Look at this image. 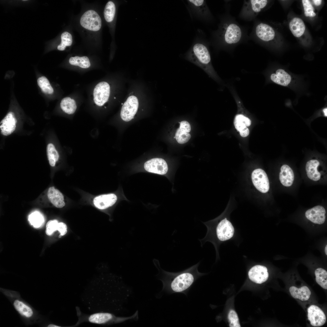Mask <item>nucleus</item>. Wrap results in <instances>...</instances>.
Masks as SVG:
<instances>
[{
    "mask_svg": "<svg viewBox=\"0 0 327 327\" xmlns=\"http://www.w3.org/2000/svg\"><path fill=\"white\" fill-rule=\"evenodd\" d=\"M198 263L183 271L176 272L164 271L160 279L163 284L162 291L168 293L186 294L194 282L203 274L198 272Z\"/></svg>",
    "mask_w": 327,
    "mask_h": 327,
    "instance_id": "nucleus-1",
    "label": "nucleus"
},
{
    "mask_svg": "<svg viewBox=\"0 0 327 327\" xmlns=\"http://www.w3.org/2000/svg\"><path fill=\"white\" fill-rule=\"evenodd\" d=\"M213 45L216 48L231 47L240 42L244 36L243 28L235 21L223 19L217 30L213 34Z\"/></svg>",
    "mask_w": 327,
    "mask_h": 327,
    "instance_id": "nucleus-2",
    "label": "nucleus"
},
{
    "mask_svg": "<svg viewBox=\"0 0 327 327\" xmlns=\"http://www.w3.org/2000/svg\"><path fill=\"white\" fill-rule=\"evenodd\" d=\"M187 60L202 69L216 80L217 77L212 66L207 43L200 36H197L185 56Z\"/></svg>",
    "mask_w": 327,
    "mask_h": 327,
    "instance_id": "nucleus-3",
    "label": "nucleus"
},
{
    "mask_svg": "<svg viewBox=\"0 0 327 327\" xmlns=\"http://www.w3.org/2000/svg\"><path fill=\"white\" fill-rule=\"evenodd\" d=\"M138 315L137 311L130 316L127 317L117 316L108 312H99L85 316L81 321L88 322L100 325H109L121 323L128 320L134 319Z\"/></svg>",
    "mask_w": 327,
    "mask_h": 327,
    "instance_id": "nucleus-4",
    "label": "nucleus"
},
{
    "mask_svg": "<svg viewBox=\"0 0 327 327\" xmlns=\"http://www.w3.org/2000/svg\"><path fill=\"white\" fill-rule=\"evenodd\" d=\"M187 8L191 16L200 20L208 21L213 18L206 1L203 0H188Z\"/></svg>",
    "mask_w": 327,
    "mask_h": 327,
    "instance_id": "nucleus-5",
    "label": "nucleus"
},
{
    "mask_svg": "<svg viewBox=\"0 0 327 327\" xmlns=\"http://www.w3.org/2000/svg\"><path fill=\"white\" fill-rule=\"evenodd\" d=\"M268 2L267 0H244L239 17L247 21L253 20L266 7Z\"/></svg>",
    "mask_w": 327,
    "mask_h": 327,
    "instance_id": "nucleus-6",
    "label": "nucleus"
},
{
    "mask_svg": "<svg viewBox=\"0 0 327 327\" xmlns=\"http://www.w3.org/2000/svg\"><path fill=\"white\" fill-rule=\"evenodd\" d=\"M80 22L83 28L92 31H98L102 25L100 16L97 12L93 10L85 12L81 17Z\"/></svg>",
    "mask_w": 327,
    "mask_h": 327,
    "instance_id": "nucleus-7",
    "label": "nucleus"
},
{
    "mask_svg": "<svg viewBox=\"0 0 327 327\" xmlns=\"http://www.w3.org/2000/svg\"><path fill=\"white\" fill-rule=\"evenodd\" d=\"M139 105L137 98L135 96H130L123 104L121 111V117L125 121L131 120L136 113Z\"/></svg>",
    "mask_w": 327,
    "mask_h": 327,
    "instance_id": "nucleus-8",
    "label": "nucleus"
},
{
    "mask_svg": "<svg viewBox=\"0 0 327 327\" xmlns=\"http://www.w3.org/2000/svg\"><path fill=\"white\" fill-rule=\"evenodd\" d=\"M263 42H269L275 38V32L273 28L265 23L256 25L253 31L252 35Z\"/></svg>",
    "mask_w": 327,
    "mask_h": 327,
    "instance_id": "nucleus-9",
    "label": "nucleus"
},
{
    "mask_svg": "<svg viewBox=\"0 0 327 327\" xmlns=\"http://www.w3.org/2000/svg\"><path fill=\"white\" fill-rule=\"evenodd\" d=\"M251 178L254 185L259 191L265 193L269 191V181L264 170L259 168L254 170L252 173Z\"/></svg>",
    "mask_w": 327,
    "mask_h": 327,
    "instance_id": "nucleus-10",
    "label": "nucleus"
},
{
    "mask_svg": "<svg viewBox=\"0 0 327 327\" xmlns=\"http://www.w3.org/2000/svg\"><path fill=\"white\" fill-rule=\"evenodd\" d=\"M110 92V86L107 82L102 81L95 86L93 91L94 101L99 106H102L108 101Z\"/></svg>",
    "mask_w": 327,
    "mask_h": 327,
    "instance_id": "nucleus-11",
    "label": "nucleus"
},
{
    "mask_svg": "<svg viewBox=\"0 0 327 327\" xmlns=\"http://www.w3.org/2000/svg\"><path fill=\"white\" fill-rule=\"evenodd\" d=\"M216 237L219 240L225 241L233 237L234 229L231 223L225 218L217 224L216 228Z\"/></svg>",
    "mask_w": 327,
    "mask_h": 327,
    "instance_id": "nucleus-12",
    "label": "nucleus"
},
{
    "mask_svg": "<svg viewBox=\"0 0 327 327\" xmlns=\"http://www.w3.org/2000/svg\"><path fill=\"white\" fill-rule=\"evenodd\" d=\"M144 167L147 171L160 175L166 174L168 170L166 162L161 158H155L145 162Z\"/></svg>",
    "mask_w": 327,
    "mask_h": 327,
    "instance_id": "nucleus-13",
    "label": "nucleus"
},
{
    "mask_svg": "<svg viewBox=\"0 0 327 327\" xmlns=\"http://www.w3.org/2000/svg\"><path fill=\"white\" fill-rule=\"evenodd\" d=\"M308 317L310 324L315 327H319L325 323L326 317L322 309L315 305L310 306L307 309Z\"/></svg>",
    "mask_w": 327,
    "mask_h": 327,
    "instance_id": "nucleus-14",
    "label": "nucleus"
},
{
    "mask_svg": "<svg viewBox=\"0 0 327 327\" xmlns=\"http://www.w3.org/2000/svg\"><path fill=\"white\" fill-rule=\"evenodd\" d=\"M249 279L252 281L261 284L266 282L269 277L267 268L262 265H256L251 268L248 272Z\"/></svg>",
    "mask_w": 327,
    "mask_h": 327,
    "instance_id": "nucleus-15",
    "label": "nucleus"
},
{
    "mask_svg": "<svg viewBox=\"0 0 327 327\" xmlns=\"http://www.w3.org/2000/svg\"><path fill=\"white\" fill-rule=\"evenodd\" d=\"M17 122L14 113L12 111L9 112L0 122L1 134L4 136L12 134L16 129Z\"/></svg>",
    "mask_w": 327,
    "mask_h": 327,
    "instance_id": "nucleus-16",
    "label": "nucleus"
},
{
    "mask_svg": "<svg viewBox=\"0 0 327 327\" xmlns=\"http://www.w3.org/2000/svg\"><path fill=\"white\" fill-rule=\"evenodd\" d=\"M325 209L322 206L318 205L307 210L305 213V216L313 223L322 224L325 221Z\"/></svg>",
    "mask_w": 327,
    "mask_h": 327,
    "instance_id": "nucleus-17",
    "label": "nucleus"
},
{
    "mask_svg": "<svg viewBox=\"0 0 327 327\" xmlns=\"http://www.w3.org/2000/svg\"><path fill=\"white\" fill-rule=\"evenodd\" d=\"M117 200V197L114 193L104 194L95 197L93 203L95 207L102 210L112 206L116 202Z\"/></svg>",
    "mask_w": 327,
    "mask_h": 327,
    "instance_id": "nucleus-18",
    "label": "nucleus"
},
{
    "mask_svg": "<svg viewBox=\"0 0 327 327\" xmlns=\"http://www.w3.org/2000/svg\"><path fill=\"white\" fill-rule=\"evenodd\" d=\"M270 78L274 83L284 86H288L292 80V76L282 69H278L272 73Z\"/></svg>",
    "mask_w": 327,
    "mask_h": 327,
    "instance_id": "nucleus-19",
    "label": "nucleus"
},
{
    "mask_svg": "<svg viewBox=\"0 0 327 327\" xmlns=\"http://www.w3.org/2000/svg\"><path fill=\"white\" fill-rule=\"evenodd\" d=\"M47 194L48 199L55 207L61 208L65 205L63 194L54 187L48 188Z\"/></svg>",
    "mask_w": 327,
    "mask_h": 327,
    "instance_id": "nucleus-20",
    "label": "nucleus"
},
{
    "mask_svg": "<svg viewBox=\"0 0 327 327\" xmlns=\"http://www.w3.org/2000/svg\"><path fill=\"white\" fill-rule=\"evenodd\" d=\"M294 176L293 172L288 165L284 164L280 168L279 179L281 183L285 187L291 186L293 182Z\"/></svg>",
    "mask_w": 327,
    "mask_h": 327,
    "instance_id": "nucleus-21",
    "label": "nucleus"
},
{
    "mask_svg": "<svg viewBox=\"0 0 327 327\" xmlns=\"http://www.w3.org/2000/svg\"><path fill=\"white\" fill-rule=\"evenodd\" d=\"M319 165V162L316 160H310L307 162L306 170L307 176L310 179L317 181L320 179L321 173L317 169Z\"/></svg>",
    "mask_w": 327,
    "mask_h": 327,
    "instance_id": "nucleus-22",
    "label": "nucleus"
},
{
    "mask_svg": "<svg viewBox=\"0 0 327 327\" xmlns=\"http://www.w3.org/2000/svg\"><path fill=\"white\" fill-rule=\"evenodd\" d=\"M289 291L292 297L295 299H299L302 301H306L309 299L311 295V292L308 287L304 286L300 288L294 286L290 287Z\"/></svg>",
    "mask_w": 327,
    "mask_h": 327,
    "instance_id": "nucleus-23",
    "label": "nucleus"
},
{
    "mask_svg": "<svg viewBox=\"0 0 327 327\" xmlns=\"http://www.w3.org/2000/svg\"><path fill=\"white\" fill-rule=\"evenodd\" d=\"M290 29L296 37H299L304 33L306 26L303 21L300 18L295 17L293 18L289 23Z\"/></svg>",
    "mask_w": 327,
    "mask_h": 327,
    "instance_id": "nucleus-24",
    "label": "nucleus"
},
{
    "mask_svg": "<svg viewBox=\"0 0 327 327\" xmlns=\"http://www.w3.org/2000/svg\"><path fill=\"white\" fill-rule=\"evenodd\" d=\"M61 109L65 113L72 114L75 112L77 106L75 101L69 97L63 98L60 103Z\"/></svg>",
    "mask_w": 327,
    "mask_h": 327,
    "instance_id": "nucleus-25",
    "label": "nucleus"
},
{
    "mask_svg": "<svg viewBox=\"0 0 327 327\" xmlns=\"http://www.w3.org/2000/svg\"><path fill=\"white\" fill-rule=\"evenodd\" d=\"M116 6L115 4L112 1H109L106 4L104 11V15L105 21L107 23L112 22L115 16Z\"/></svg>",
    "mask_w": 327,
    "mask_h": 327,
    "instance_id": "nucleus-26",
    "label": "nucleus"
},
{
    "mask_svg": "<svg viewBox=\"0 0 327 327\" xmlns=\"http://www.w3.org/2000/svg\"><path fill=\"white\" fill-rule=\"evenodd\" d=\"M250 119L243 114L236 115L234 121V124L236 129L239 132L251 124Z\"/></svg>",
    "mask_w": 327,
    "mask_h": 327,
    "instance_id": "nucleus-27",
    "label": "nucleus"
},
{
    "mask_svg": "<svg viewBox=\"0 0 327 327\" xmlns=\"http://www.w3.org/2000/svg\"><path fill=\"white\" fill-rule=\"evenodd\" d=\"M69 62L71 65L78 66L83 68H88L91 66L89 59L86 56L71 57L69 60Z\"/></svg>",
    "mask_w": 327,
    "mask_h": 327,
    "instance_id": "nucleus-28",
    "label": "nucleus"
},
{
    "mask_svg": "<svg viewBox=\"0 0 327 327\" xmlns=\"http://www.w3.org/2000/svg\"><path fill=\"white\" fill-rule=\"evenodd\" d=\"M316 282L323 289H327V272L324 269L319 268L315 271Z\"/></svg>",
    "mask_w": 327,
    "mask_h": 327,
    "instance_id": "nucleus-29",
    "label": "nucleus"
},
{
    "mask_svg": "<svg viewBox=\"0 0 327 327\" xmlns=\"http://www.w3.org/2000/svg\"><path fill=\"white\" fill-rule=\"evenodd\" d=\"M47 153L50 165L51 167H54L59 159V155L53 144H48L47 147Z\"/></svg>",
    "mask_w": 327,
    "mask_h": 327,
    "instance_id": "nucleus-30",
    "label": "nucleus"
},
{
    "mask_svg": "<svg viewBox=\"0 0 327 327\" xmlns=\"http://www.w3.org/2000/svg\"><path fill=\"white\" fill-rule=\"evenodd\" d=\"M37 82L38 86L44 93L51 94L54 93L53 88L48 79L45 76L39 77Z\"/></svg>",
    "mask_w": 327,
    "mask_h": 327,
    "instance_id": "nucleus-31",
    "label": "nucleus"
},
{
    "mask_svg": "<svg viewBox=\"0 0 327 327\" xmlns=\"http://www.w3.org/2000/svg\"><path fill=\"white\" fill-rule=\"evenodd\" d=\"M14 305L15 309L22 315L27 317L32 315L33 311L31 309L21 302L16 300Z\"/></svg>",
    "mask_w": 327,
    "mask_h": 327,
    "instance_id": "nucleus-32",
    "label": "nucleus"
},
{
    "mask_svg": "<svg viewBox=\"0 0 327 327\" xmlns=\"http://www.w3.org/2000/svg\"><path fill=\"white\" fill-rule=\"evenodd\" d=\"M28 219L31 224L36 228L40 227L44 221L42 215L38 211L34 212L30 214Z\"/></svg>",
    "mask_w": 327,
    "mask_h": 327,
    "instance_id": "nucleus-33",
    "label": "nucleus"
},
{
    "mask_svg": "<svg viewBox=\"0 0 327 327\" xmlns=\"http://www.w3.org/2000/svg\"><path fill=\"white\" fill-rule=\"evenodd\" d=\"M61 42L57 47V49L60 51L64 50L67 46H71L72 42V36L69 33L65 31L61 35Z\"/></svg>",
    "mask_w": 327,
    "mask_h": 327,
    "instance_id": "nucleus-34",
    "label": "nucleus"
},
{
    "mask_svg": "<svg viewBox=\"0 0 327 327\" xmlns=\"http://www.w3.org/2000/svg\"><path fill=\"white\" fill-rule=\"evenodd\" d=\"M302 2L304 11V15L306 17H314L316 14L314 12V8L310 1L302 0Z\"/></svg>",
    "mask_w": 327,
    "mask_h": 327,
    "instance_id": "nucleus-35",
    "label": "nucleus"
},
{
    "mask_svg": "<svg viewBox=\"0 0 327 327\" xmlns=\"http://www.w3.org/2000/svg\"><path fill=\"white\" fill-rule=\"evenodd\" d=\"M191 137V135L189 133L182 132L178 128L176 131L174 138H176L179 143L183 144L187 142Z\"/></svg>",
    "mask_w": 327,
    "mask_h": 327,
    "instance_id": "nucleus-36",
    "label": "nucleus"
},
{
    "mask_svg": "<svg viewBox=\"0 0 327 327\" xmlns=\"http://www.w3.org/2000/svg\"><path fill=\"white\" fill-rule=\"evenodd\" d=\"M228 319L230 327H240L239 319L236 312L233 310H230L228 315Z\"/></svg>",
    "mask_w": 327,
    "mask_h": 327,
    "instance_id": "nucleus-37",
    "label": "nucleus"
},
{
    "mask_svg": "<svg viewBox=\"0 0 327 327\" xmlns=\"http://www.w3.org/2000/svg\"><path fill=\"white\" fill-rule=\"evenodd\" d=\"M58 223V221L56 220L49 221L46 225V234L48 236H51L55 231L57 230Z\"/></svg>",
    "mask_w": 327,
    "mask_h": 327,
    "instance_id": "nucleus-38",
    "label": "nucleus"
},
{
    "mask_svg": "<svg viewBox=\"0 0 327 327\" xmlns=\"http://www.w3.org/2000/svg\"><path fill=\"white\" fill-rule=\"evenodd\" d=\"M179 128L180 131L183 133H189L191 130L190 124L185 121H181L180 123V126Z\"/></svg>",
    "mask_w": 327,
    "mask_h": 327,
    "instance_id": "nucleus-39",
    "label": "nucleus"
},
{
    "mask_svg": "<svg viewBox=\"0 0 327 327\" xmlns=\"http://www.w3.org/2000/svg\"><path fill=\"white\" fill-rule=\"evenodd\" d=\"M57 230L60 233L59 237L65 235L67 232V227L66 225L63 222L58 223V225Z\"/></svg>",
    "mask_w": 327,
    "mask_h": 327,
    "instance_id": "nucleus-40",
    "label": "nucleus"
},
{
    "mask_svg": "<svg viewBox=\"0 0 327 327\" xmlns=\"http://www.w3.org/2000/svg\"><path fill=\"white\" fill-rule=\"evenodd\" d=\"M249 129L246 127L243 129L239 132V134L241 136L243 137H246L249 134Z\"/></svg>",
    "mask_w": 327,
    "mask_h": 327,
    "instance_id": "nucleus-41",
    "label": "nucleus"
},
{
    "mask_svg": "<svg viewBox=\"0 0 327 327\" xmlns=\"http://www.w3.org/2000/svg\"><path fill=\"white\" fill-rule=\"evenodd\" d=\"M312 1L314 5L317 6L320 5L322 2L321 0H314Z\"/></svg>",
    "mask_w": 327,
    "mask_h": 327,
    "instance_id": "nucleus-42",
    "label": "nucleus"
},
{
    "mask_svg": "<svg viewBox=\"0 0 327 327\" xmlns=\"http://www.w3.org/2000/svg\"><path fill=\"white\" fill-rule=\"evenodd\" d=\"M323 112H324V115L325 116L327 117V108H324L323 109Z\"/></svg>",
    "mask_w": 327,
    "mask_h": 327,
    "instance_id": "nucleus-43",
    "label": "nucleus"
},
{
    "mask_svg": "<svg viewBox=\"0 0 327 327\" xmlns=\"http://www.w3.org/2000/svg\"><path fill=\"white\" fill-rule=\"evenodd\" d=\"M48 327H59V326H58L57 325H53V324H50V325H48Z\"/></svg>",
    "mask_w": 327,
    "mask_h": 327,
    "instance_id": "nucleus-44",
    "label": "nucleus"
},
{
    "mask_svg": "<svg viewBox=\"0 0 327 327\" xmlns=\"http://www.w3.org/2000/svg\"><path fill=\"white\" fill-rule=\"evenodd\" d=\"M327 246L326 245V246L325 247V254H326V255H327Z\"/></svg>",
    "mask_w": 327,
    "mask_h": 327,
    "instance_id": "nucleus-45",
    "label": "nucleus"
}]
</instances>
